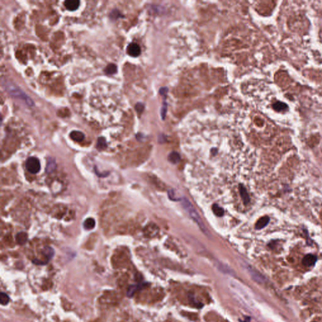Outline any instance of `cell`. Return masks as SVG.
I'll return each instance as SVG.
<instances>
[{
  "label": "cell",
  "instance_id": "obj_6",
  "mask_svg": "<svg viewBox=\"0 0 322 322\" xmlns=\"http://www.w3.org/2000/svg\"><path fill=\"white\" fill-rule=\"evenodd\" d=\"M64 5L68 10L74 11L79 8L80 2L78 0H67L64 3Z\"/></svg>",
  "mask_w": 322,
  "mask_h": 322
},
{
  "label": "cell",
  "instance_id": "obj_17",
  "mask_svg": "<svg viewBox=\"0 0 322 322\" xmlns=\"http://www.w3.org/2000/svg\"><path fill=\"white\" fill-rule=\"evenodd\" d=\"M107 147L106 140L104 137H100L98 140L97 144H96V148L98 150H103L105 149Z\"/></svg>",
  "mask_w": 322,
  "mask_h": 322
},
{
  "label": "cell",
  "instance_id": "obj_3",
  "mask_svg": "<svg viewBox=\"0 0 322 322\" xmlns=\"http://www.w3.org/2000/svg\"><path fill=\"white\" fill-rule=\"evenodd\" d=\"M26 168L32 174H37L41 170V163L39 160L34 157H29L26 161Z\"/></svg>",
  "mask_w": 322,
  "mask_h": 322
},
{
  "label": "cell",
  "instance_id": "obj_20",
  "mask_svg": "<svg viewBox=\"0 0 322 322\" xmlns=\"http://www.w3.org/2000/svg\"><path fill=\"white\" fill-rule=\"evenodd\" d=\"M213 211L218 216H222L224 214V210L217 205H214L213 206Z\"/></svg>",
  "mask_w": 322,
  "mask_h": 322
},
{
  "label": "cell",
  "instance_id": "obj_1",
  "mask_svg": "<svg viewBox=\"0 0 322 322\" xmlns=\"http://www.w3.org/2000/svg\"><path fill=\"white\" fill-rule=\"evenodd\" d=\"M4 83L5 88H6L9 94L11 95L12 96L23 100L27 105H28L30 106H32L34 105L32 100L22 90L18 88L16 85L12 83L11 82L7 83L5 81H4Z\"/></svg>",
  "mask_w": 322,
  "mask_h": 322
},
{
  "label": "cell",
  "instance_id": "obj_18",
  "mask_svg": "<svg viewBox=\"0 0 322 322\" xmlns=\"http://www.w3.org/2000/svg\"><path fill=\"white\" fill-rule=\"evenodd\" d=\"M117 68L115 64H110L105 68V72L108 75H112V74H115L117 72Z\"/></svg>",
  "mask_w": 322,
  "mask_h": 322
},
{
  "label": "cell",
  "instance_id": "obj_12",
  "mask_svg": "<svg viewBox=\"0 0 322 322\" xmlns=\"http://www.w3.org/2000/svg\"><path fill=\"white\" fill-rule=\"evenodd\" d=\"M272 108L276 112H284V111L287 110V109L288 108V106L286 104H285L284 103L277 101L273 104Z\"/></svg>",
  "mask_w": 322,
  "mask_h": 322
},
{
  "label": "cell",
  "instance_id": "obj_14",
  "mask_svg": "<svg viewBox=\"0 0 322 322\" xmlns=\"http://www.w3.org/2000/svg\"><path fill=\"white\" fill-rule=\"evenodd\" d=\"M43 254L46 257L47 260H50L54 255V250L50 247H46L42 250Z\"/></svg>",
  "mask_w": 322,
  "mask_h": 322
},
{
  "label": "cell",
  "instance_id": "obj_10",
  "mask_svg": "<svg viewBox=\"0 0 322 322\" xmlns=\"http://www.w3.org/2000/svg\"><path fill=\"white\" fill-rule=\"evenodd\" d=\"M28 240V235L27 233L22 232L18 233L16 235V240L20 245H24Z\"/></svg>",
  "mask_w": 322,
  "mask_h": 322
},
{
  "label": "cell",
  "instance_id": "obj_21",
  "mask_svg": "<svg viewBox=\"0 0 322 322\" xmlns=\"http://www.w3.org/2000/svg\"><path fill=\"white\" fill-rule=\"evenodd\" d=\"M168 196L169 197V198L172 200H177L176 199V195H175V193L174 192V191L172 190H170L168 191Z\"/></svg>",
  "mask_w": 322,
  "mask_h": 322
},
{
  "label": "cell",
  "instance_id": "obj_8",
  "mask_svg": "<svg viewBox=\"0 0 322 322\" xmlns=\"http://www.w3.org/2000/svg\"><path fill=\"white\" fill-rule=\"evenodd\" d=\"M70 137L74 141H76V142H81V141H83L84 140V139H85V134L83 132H80V131L74 130V131L71 132Z\"/></svg>",
  "mask_w": 322,
  "mask_h": 322
},
{
  "label": "cell",
  "instance_id": "obj_11",
  "mask_svg": "<svg viewBox=\"0 0 322 322\" xmlns=\"http://www.w3.org/2000/svg\"><path fill=\"white\" fill-rule=\"evenodd\" d=\"M144 287V284H134L129 286L127 291V296L129 297H132L137 290H139Z\"/></svg>",
  "mask_w": 322,
  "mask_h": 322
},
{
  "label": "cell",
  "instance_id": "obj_13",
  "mask_svg": "<svg viewBox=\"0 0 322 322\" xmlns=\"http://www.w3.org/2000/svg\"><path fill=\"white\" fill-rule=\"evenodd\" d=\"M96 225L95 220L92 218H87L83 223V226L86 230H92Z\"/></svg>",
  "mask_w": 322,
  "mask_h": 322
},
{
  "label": "cell",
  "instance_id": "obj_16",
  "mask_svg": "<svg viewBox=\"0 0 322 322\" xmlns=\"http://www.w3.org/2000/svg\"><path fill=\"white\" fill-rule=\"evenodd\" d=\"M181 159L180 155L176 152H172L169 156V160L173 164H177Z\"/></svg>",
  "mask_w": 322,
  "mask_h": 322
},
{
  "label": "cell",
  "instance_id": "obj_15",
  "mask_svg": "<svg viewBox=\"0 0 322 322\" xmlns=\"http://www.w3.org/2000/svg\"><path fill=\"white\" fill-rule=\"evenodd\" d=\"M56 164L55 160L50 158L47 162L46 172L47 173H51L56 169Z\"/></svg>",
  "mask_w": 322,
  "mask_h": 322
},
{
  "label": "cell",
  "instance_id": "obj_4",
  "mask_svg": "<svg viewBox=\"0 0 322 322\" xmlns=\"http://www.w3.org/2000/svg\"><path fill=\"white\" fill-rule=\"evenodd\" d=\"M140 47L136 43H131L127 47L128 54L132 57H137L140 54Z\"/></svg>",
  "mask_w": 322,
  "mask_h": 322
},
{
  "label": "cell",
  "instance_id": "obj_9",
  "mask_svg": "<svg viewBox=\"0 0 322 322\" xmlns=\"http://www.w3.org/2000/svg\"><path fill=\"white\" fill-rule=\"evenodd\" d=\"M239 192H240V194L241 198H242L243 203L245 205L248 204V203L250 201L249 196H248L247 191L246 190V189L244 188L243 186L240 185L239 186Z\"/></svg>",
  "mask_w": 322,
  "mask_h": 322
},
{
  "label": "cell",
  "instance_id": "obj_22",
  "mask_svg": "<svg viewBox=\"0 0 322 322\" xmlns=\"http://www.w3.org/2000/svg\"><path fill=\"white\" fill-rule=\"evenodd\" d=\"M135 108H136V110H137V111L138 112H142V110H143V109H144V106H143V105H142V104L139 103V104H137V105H136Z\"/></svg>",
  "mask_w": 322,
  "mask_h": 322
},
{
  "label": "cell",
  "instance_id": "obj_19",
  "mask_svg": "<svg viewBox=\"0 0 322 322\" xmlns=\"http://www.w3.org/2000/svg\"><path fill=\"white\" fill-rule=\"evenodd\" d=\"M9 301L10 297L5 292H1V294H0V302H1V304L3 305H6L9 303Z\"/></svg>",
  "mask_w": 322,
  "mask_h": 322
},
{
  "label": "cell",
  "instance_id": "obj_5",
  "mask_svg": "<svg viewBox=\"0 0 322 322\" xmlns=\"http://www.w3.org/2000/svg\"><path fill=\"white\" fill-rule=\"evenodd\" d=\"M317 261V257L313 254H308L305 255L303 259V264L306 267H311L314 265Z\"/></svg>",
  "mask_w": 322,
  "mask_h": 322
},
{
  "label": "cell",
  "instance_id": "obj_7",
  "mask_svg": "<svg viewBox=\"0 0 322 322\" xmlns=\"http://www.w3.org/2000/svg\"><path fill=\"white\" fill-rule=\"evenodd\" d=\"M269 221H270V218L267 216H263V217L260 218L257 221V223L255 224V228L256 230L262 229L263 228H264L265 226H266L267 225V224L269 223Z\"/></svg>",
  "mask_w": 322,
  "mask_h": 322
},
{
  "label": "cell",
  "instance_id": "obj_2",
  "mask_svg": "<svg viewBox=\"0 0 322 322\" xmlns=\"http://www.w3.org/2000/svg\"><path fill=\"white\" fill-rule=\"evenodd\" d=\"M182 205L183 206V207L184 208V209L186 210V211L189 213V215H190V216L195 221V222L198 224V225L199 226V227L200 228V229L201 230V231L205 233V235H208L209 234V232L207 230V228L205 226V225H204L203 222L201 220V218H200V216L198 215V213H197V211H196V210L194 209V208L193 206V205H191V203L186 199V198H183L182 199Z\"/></svg>",
  "mask_w": 322,
  "mask_h": 322
}]
</instances>
